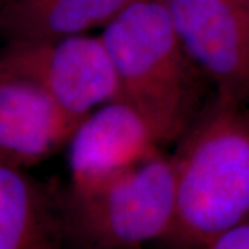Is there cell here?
<instances>
[{
    "mask_svg": "<svg viewBox=\"0 0 249 249\" xmlns=\"http://www.w3.org/2000/svg\"><path fill=\"white\" fill-rule=\"evenodd\" d=\"M0 157V249H61L64 196Z\"/></svg>",
    "mask_w": 249,
    "mask_h": 249,
    "instance_id": "ba28073f",
    "label": "cell"
},
{
    "mask_svg": "<svg viewBox=\"0 0 249 249\" xmlns=\"http://www.w3.org/2000/svg\"><path fill=\"white\" fill-rule=\"evenodd\" d=\"M79 119L37 82L0 58V157L22 168L68 145Z\"/></svg>",
    "mask_w": 249,
    "mask_h": 249,
    "instance_id": "52a82bcc",
    "label": "cell"
},
{
    "mask_svg": "<svg viewBox=\"0 0 249 249\" xmlns=\"http://www.w3.org/2000/svg\"><path fill=\"white\" fill-rule=\"evenodd\" d=\"M121 100L145 116L162 142L198 119L204 73L188 57L163 0H134L103 28Z\"/></svg>",
    "mask_w": 249,
    "mask_h": 249,
    "instance_id": "7a4b0ae2",
    "label": "cell"
},
{
    "mask_svg": "<svg viewBox=\"0 0 249 249\" xmlns=\"http://www.w3.org/2000/svg\"><path fill=\"white\" fill-rule=\"evenodd\" d=\"M7 0H0V10L3 9V6H4V3H6Z\"/></svg>",
    "mask_w": 249,
    "mask_h": 249,
    "instance_id": "7c38bea8",
    "label": "cell"
},
{
    "mask_svg": "<svg viewBox=\"0 0 249 249\" xmlns=\"http://www.w3.org/2000/svg\"><path fill=\"white\" fill-rule=\"evenodd\" d=\"M160 134L124 100H114L83 118L68 142L70 190L103 186L160 155Z\"/></svg>",
    "mask_w": 249,
    "mask_h": 249,
    "instance_id": "8992f818",
    "label": "cell"
},
{
    "mask_svg": "<svg viewBox=\"0 0 249 249\" xmlns=\"http://www.w3.org/2000/svg\"><path fill=\"white\" fill-rule=\"evenodd\" d=\"M0 58L37 82L79 121L121 98L115 67L101 35L7 42Z\"/></svg>",
    "mask_w": 249,
    "mask_h": 249,
    "instance_id": "277c9868",
    "label": "cell"
},
{
    "mask_svg": "<svg viewBox=\"0 0 249 249\" xmlns=\"http://www.w3.org/2000/svg\"><path fill=\"white\" fill-rule=\"evenodd\" d=\"M188 57L223 101L249 98V7L238 0H163Z\"/></svg>",
    "mask_w": 249,
    "mask_h": 249,
    "instance_id": "5b68a950",
    "label": "cell"
},
{
    "mask_svg": "<svg viewBox=\"0 0 249 249\" xmlns=\"http://www.w3.org/2000/svg\"><path fill=\"white\" fill-rule=\"evenodd\" d=\"M173 157L176 213L166 241L205 249L249 216V109L216 98Z\"/></svg>",
    "mask_w": 249,
    "mask_h": 249,
    "instance_id": "6da1fadb",
    "label": "cell"
},
{
    "mask_svg": "<svg viewBox=\"0 0 249 249\" xmlns=\"http://www.w3.org/2000/svg\"><path fill=\"white\" fill-rule=\"evenodd\" d=\"M205 249H249V216L220 234Z\"/></svg>",
    "mask_w": 249,
    "mask_h": 249,
    "instance_id": "30bf717a",
    "label": "cell"
},
{
    "mask_svg": "<svg viewBox=\"0 0 249 249\" xmlns=\"http://www.w3.org/2000/svg\"><path fill=\"white\" fill-rule=\"evenodd\" d=\"M176 213V165L162 154L103 186L64 194L67 240L83 249H142L166 240Z\"/></svg>",
    "mask_w": 249,
    "mask_h": 249,
    "instance_id": "3957f363",
    "label": "cell"
},
{
    "mask_svg": "<svg viewBox=\"0 0 249 249\" xmlns=\"http://www.w3.org/2000/svg\"><path fill=\"white\" fill-rule=\"evenodd\" d=\"M134 0H7L0 10L6 42L49 40L89 34Z\"/></svg>",
    "mask_w": 249,
    "mask_h": 249,
    "instance_id": "9c48e42d",
    "label": "cell"
},
{
    "mask_svg": "<svg viewBox=\"0 0 249 249\" xmlns=\"http://www.w3.org/2000/svg\"><path fill=\"white\" fill-rule=\"evenodd\" d=\"M240 3H242V4H245L247 7H249V0H238Z\"/></svg>",
    "mask_w": 249,
    "mask_h": 249,
    "instance_id": "8fae6325",
    "label": "cell"
}]
</instances>
